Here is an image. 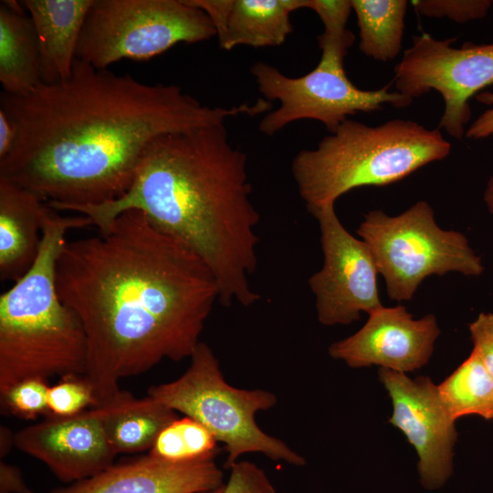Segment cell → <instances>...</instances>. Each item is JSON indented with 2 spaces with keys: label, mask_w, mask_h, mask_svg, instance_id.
Instances as JSON below:
<instances>
[{
  "label": "cell",
  "mask_w": 493,
  "mask_h": 493,
  "mask_svg": "<svg viewBox=\"0 0 493 493\" xmlns=\"http://www.w3.org/2000/svg\"><path fill=\"white\" fill-rule=\"evenodd\" d=\"M0 110L16 128L0 178L59 211L121 197L160 136L258 115L266 106L258 100L211 107L177 85L146 83L76 59L65 81L41 83L23 95L2 91Z\"/></svg>",
  "instance_id": "1"
},
{
  "label": "cell",
  "mask_w": 493,
  "mask_h": 493,
  "mask_svg": "<svg viewBox=\"0 0 493 493\" xmlns=\"http://www.w3.org/2000/svg\"><path fill=\"white\" fill-rule=\"evenodd\" d=\"M56 283L86 333L94 407L121 391V379L190 358L219 299L207 265L135 209L98 236L67 241Z\"/></svg>",
  "instance_id": "2"
},
{
  "label": "cell",
  "mask_w": 493,
  "mask_h": 493,
  "mask_svg": "<svg viewBox=\"0 0 493 493\" xmlns=\"http://www.w3.org/2000/svg\"><path fill=\"white\" fill-rule=\"evenodd\" d=\"M246 160L230 143L224 122L164 134L149 146L121 197L59 211L89 217L99 232L121 213L141 211L207 265L223 306L249 307L261 299L249 282L260 215L251 201Z\"/></svg>",
  "instance_id": "3"
},
{
  "label": "cell",
  "mask_w": 493,
  "mask_h": 493,
  "mask_svg": "<svg viewBox=\"0 0 493 493\" xmlns=\"http://www.w3.org/2000/svg\"><path fill=\"white\" fill-rule=\"evenodd\" d=\"M89 226L87 216H63L47 205L36 261L1 294L0 395L30 378L86 374V333L59 297L56 266L68 231Z\"/></svg>",
  "instance_id": "4"
},
{
  "label": "cell",
  "mask_w": 493,
  "mask_h": 493,
  "mask_svg": "<svg viewBox=\"0 0 493 493\" xmlns=\"http://www.w3.org/2000/svg\"><path fill=\"white\" fill-rule=\"evenodd\" d=\"M451 143L440 129L394 119L370 126L348 119L313 149L294 157L291 172L307 210L334 206L347 192L384 186L445 159Z\"/></svg>",
  "instance_id": "5"
},
{
  "label": "cell",
  "mask_w": 493,
  "mask_h": 493,
  "mask_svg": "<svg viewBox=\"0 0 493 493\" xmlns=\"http://www.w3.org/2000/svg\"><path fill=\"white\" fill-rule=\"evenodd\" d=\"M190 360L189 367L179 378L151 386L148 395L205 426L225 446L226 468L230 469L248 453H261L271 460L295 467L306 464L298 452L257 425L256 414L277 404L274 393L230 385L217 357L205 342L197 345Z\"/></svg>",
  "instance_id": "6"
},
{
  "label": "cell",
  "mask_w": 493,
  "mask_h": 493,
  "mask_svg": "<svg viewBox=\"0 0 493 493\" xmlns=\"http://www.w3.org/2000/svg\"><path fill=\"white\" fill-rule=\"evenodd\" d=\"M357 235L371 249L393 300L412 299L423 280L433 275L480 276L484 271L467 238L458 231L441 228L425 201L394 216L372 210L364 215Z\"/></svg>",
  "instance_id": "7"
},
{
  "label": "cell",
  "mask_w": 493,
  "mask_h": 493,
  "mask_svg": "<svg viewBox=\"0 0 493 493\" xmlns=\"http://www.w3.org/2000/svg\"><path fill=\"white\" fill-rule=\"evenodd\" d=\"M215 36L207 15L188 0H93L76 59L107 69L121 59L147 60L178 43Z\"/></svg>",
  "instance_id": "8"
},
{
  "label": "cell",
  "mask_w": 493,
  "mask_h": 493,
  "mask_svg": "<svg viewBox=\"0 0 493 493\" xmlns=\"http://www.w3.org/2000/svg\"><path fill=\"white\" fill-rule=\"evenodd\" d=\"M345 56L322 49L316 68L297 78L288 77L267 63H255L250 71L259 92L270 102L279 101L278 108L263 117L260 131L270 136L293 121L309 119L320 121L331 133L350 115L377 111L386 104L405 108L412 103L409 97L390 91V84L375 90L357 88L345 73Z\"/></svg>",
  "instance_id": "9"
},
{
  "label": "cell",
  "mask_w": 493,
  "mask_h": 493,
  "mask_svg": "<svg viewBox=\"0 0 493 493\" xmlns=\"http://www.w3.org/2000/svg\"><path fill=\"white\" fill-rule=\"evenodd\" d=\"M456 38L436 39L429 34L413 37L394 68L395 90L410 99L435 90L443 98L438 129L462 139L470 121L469 100L493 84V44H452Z\"/></svg>",
  "instance_id": "10"
},
{
  "label": "cell",
  "mask_w": 493,
  "mask_h": 493,
  "mask_svg": "<svg viewBox=\"0 0 493 493\" xmlns=\"http://www.w3.org/2000/svg\"><path fill=\"white\" fill-rule=\"evenodd\" d=\"M318 221L322 267L309 278L316 299L318 320L325 326L347 325L383 307L378 269L368 245L340 221L334 206L312 215Z\"/></svg>",
  "instance_id": "11"
},
{
  "label": "cell",
  "mask_w": 493,
  "mask_h": 493,
  "mask_svg": "<svg viewBox=\"0 0 493 493\" xmlns=\"http://www.w3.org/2000/svg\"><path fill=\"white\" fill-rule=\"evenodd\" d=\"M393 404L389 419L415 449L422 485L441 488L453 471V447L457 433L455 419L443 403L437 386L428 377L415 380L405 373L379 369Z\"/></svg>",
  "instance_id": "12"
},
{
  "label": "cell",
  "mask_w": 493,
  "mask_h": 493,
  "mask_svg": "<svg viewBox=\"0 0 493 493\" xmlns=\"http://www.w3.org/2000/svg\"><path fill=\"white\" fill-rule=\"evenodd\" d=\"M15 446L70 484L100 473L114 464L117 456L106 437L98 407L70 416L48 414L16 431Z\"/></svg>",
  "instance_id": "13"
},
{
  "label": "cell",
  "mask_w": 493,
  "mask_h": 493,
  "mask_svg": "<svg viewBox=\"0 0 493 493\" xmlns=\"http://www.w3.org/2000/svg\"><path fill=\"white\" fill-rule=\"evenodd\" d=\"M439 334L434 315L414 320L404 306H383L369 314L357 332L333 342L328 351L352 368L378 365L405 373L428 362Z\"/></svg>",
  "instance_id": "14"
},
{
  "label": "cell",
  "mask_w": 493,
  "mask_h": 493,
  "mask_svg": "<svg viewBox=\"0 0 493 493\" xmlns=\"http://www.w3.org/2000/svg\"><path fill=\"white\" fill-rule=\"evenodd\" d=\"M223 477L214 459L171 463L147 455L51 493H204L225 486Z\"/></svg>",
  "instance_id": "15"
},
{
  "label": "cell",
  "mask_w": 493,
  "mask_h": 493,
  "mask_svg": "<svg viewBox=\"0 0 493 493\" xmlns=\"http://www.w3.org/2000/svg\"><path fill=\"white\" fill-rule=\"evenodd\" d=\"M47 203L35 193L0 178V278L16 282L36 261Z\"/></svg>",
  "instance_id": "16"
},
{
  "label": "cell",
  "mask_w": 493,
  "mask_h": 493,
  "mask_svg": "<svg viewBox=\"0 0 493 493\" xmlns=\"http://www.w3.org/2000/svg\"><path fill=\"white\" fill-rule=\"evenodd\" d=\"M36 30L42 83L72 75L78 43L93 0L22 1Z\"/></svg>",
  "instance_id": "17"
},
{
  "label": "cell",
  "mask_w": 493,
  "mask_h": 493,
  "mask_svg": "<svg viewBox=\"0 0 493 493\" xmlns=\"http://www.w3.org/2000/svg\"><path fill=\"white\" fill-rule=\"evenodd\" d=\"M96 407L108 442L117 455L150 450L159 433L178 417L175 411L150 395L138 398L121 390L110 402Z\"/></svg>",
  "instance_id": "18"
},
{
  "label": "cell",
  "mask_w": 493,
  "mask_h": 493,
  "mask_svg": "<svg viewBox=\"0 0 493 493\" xmlns=\"http://www.w3.org/2000/svg\"><path fill=\"white\" fill-rule=\"evenodd\" d=\"M0 82L11 95L28 93L42 83L37 37L22 2L0 3Z\"/></svg>",
  "instance_id": "19"
},
{
  "label": "cell",
  "mask_w": 493,
  "mask_h": 493,
  "mask_svg": "<svg viewBox=\"0 0 493 493\" xmlns=\"http://www.w3.org/2000/svg\"><path fill=\"white\" fill-rule=\"evenodd\" d=\"M306 0H233L220 47H276L292 33L290 14L305 8Z\"/></svg>",
  "instance_id": "20"
},
{
  "label": "cell",
  "mask_w": 493,
  "mask_h": 493,
  "mask_svg": "<svg viewBox=\"0 0 493 493\" xmlns=\"http://www.w3.org/2000/svg\"><path fill=\"white\" fill-rule=\"evenodd\" d=\"M359 26V48L367 57L387 62L402 49L406 0H351Z\"/></svg>",
  "instance_id": "21"
},
{
  "label": "cell",
  "mask_w": 493,
  "mask_h": 493,
  "mask_svg": "<svg viewBox=\"0 0 493 493\" xmlns=\"http://www.w3.org/2000/svg\"><path fill=\"white\" fill-rule=\"evenodd\" d=\"M437 389L455 420L472 414L493 419V378L474 351Z\"/></svg>",
  "instance_id": "22"
},
{
  "label": "cell",
  "mask_w": 493,
  "mask_h": 493,
  "mask_svg": "<svg viewBox=\"0 0 493 493\" xmlns=\"http://www.w3.org/2000/svg\"><path fill=\"white\" fill-rule=\"evenodd\" d=\"M218 443L196 420L188 416L177 417L159 433L149 455L171 463L211 460L217 453Z\"/></svg>",
  "instance_id": "23"
},
{
  "label": "cell",
  "mask_w": 493,
  "mask_h": 493,
  "mask_svg": "<svg viewBox=\"0 0 493 493\" xmlns=\"http://www.w3.org/2000/svg\"><path fill=\"white\" fill-rule=\"evenodd\" d=\"M48 388L47 380H24L0 395L2 409L6 414L23 419H35L39 414L47 416L49 414L47 404Z\"/></svg>",
  "instance_id": "24"
},
{
  "label": "cell",
  "mask_w": 493,
  "mask_h": 493,
  "mask_svg": "<svg viewBox=\"0 0 493 493\" xmlns=\"http://www.w3.org/2000/svg\"><path fill=\"white\" fill-rule=\"evenodd\" d=\"M305 8L313 10L320 18L324 31L319 44H330L348 49L354 42V35L346 28L352 11L351 0H306Z\"/></svg>",
  "instance_id": "25"
},
{
  "label": "cell",
  "mask_w": 493,
  "mask_h": 493,
  "mask_svg": "<svg viewBox=\"0 0 493 493\" xmlns=\"http://www.w3.org/2000/svg\"><path fill=\"white\" fill-rule=\"evenodd\" d=\"M47 404L49 414L70 416L95 406L91 387L84 375H73L49 386Z\"/></svg>",
  "instance_id": "26"
},
{
  "label": "cell",
  "mask_w": 493,
  "mask_h": 493,
  "mask_svg": "<svg viewBox=\"0 0 493 493\" xmlns=\"http://www.w3.org/2000/svg\"><path fill=\"white\" fill-rule=\"evenodd\" d=\"M414 10L427 17H446L456 23L484 18L490 10V0H416Z\"/></svg>",
  "instance_id": "27"
},
{
  "label": "cell",
  "mask_w": 493,
  "mask_h": 493,
  "mask_svg": "<svg viewBox=\"0 0 493 493\" xmlns=\"http://www.w3.org/2000/svg\"><path fill=\"white\" fill-rule=\"evenodd\" d=\"M230 470L223 493H277L266 472L253 462L238 460Z\"/></svg>",
  "instance_id": "28"
},
{
  "label": "cell",
  "mask_w": 493,
  "mask_h": 493,
  "mask_svg": "<svg viewBox=\"0 0 493 493\" xmlns=\"http://www.w3.org/2000/svg\"><path fill=\"white\" fill-rule=\"evenodd\" d=\"M473 350L493 378V313L481 312L469 324Z\"/></svg>",
  "instance_id": "29"
},
{
  "label": "cell",
  "mask_w": 493,
  "mask_h": 493,
  "mask_svg": "<svg viewBox=\"0 0 493 493\" xmlns=\"http://www.w3.org/2000/svg\"><path fill=\"white\" fill-rule=\"evenodd\" d=\"M188 2L207 15L220 40L226 32L233 0H188Z\"/></svg>",
  "instance_id": "30"
},
{
  "label": "cell",
  "mask_w": 493,
  "mask_h": 493,
  "mask_svg": "<svg viewBox=\"0 0 493 493\" xmlns=\"http://www.w3.org/2000/svg\"><path fill=\"white\" fill-rule=\"evenodd\" d=\"M476 99L478 102L488 106L466 131L468 139L481 140L493 136V91H481Z\"/></svg>",
  "instance_id": "31"
},
{
  "label": "cell",
  "mask_w": 493,
  "mask_h": 493,
  "mask_svg": "<svg viewBox=\"0 0 493 493\" xmlns=\"http://www.w3.org/2000/svg\"><path fill=\"white\" fill-rule=\"evenodd\" d=\"M0 491L7 493H35L23 479L18 467L0 461Z\"/></svg>",
  "instance_id": "32"
},
{
  "label": "cell",
  "mask_w": 493,
  "mask_h": 493,
  "mask_svg": "<svg viewBox=\"0 0 493 493\" xmlns=\"http://www.w3.org/2000/svg\"><path fill=\"white\" fill-rule=\"evenodd\" d=\"M16 139V128L8 115L0 110V161L12 151Z\"/></svg>",
  "instance_id": "33"
},
{
  "label": "cell",
  "mask_w": 493,
  "mask_h": 493,
  "mask_svg": "<svg viewBox=\"0 0 493 493\" xmlns=\"http://www.w3.org/2000/svg\"><path fill=\"white\" fill-rule=\"evenodd\" d=\"M15 446V433L7 426L1 425L0 426V457L5 458Z\"/></svg>",
  "instance_id": "34"
},
{
  "label": "cell",
  "mask_w": 493,
  "mask_h": 493,
  "mask_svg": "<svg viewBox=\"0 0 493 493\" xmlns=\"http://www.w3.org/2000/svg\"><path fill=\"white\" fill-rule=\"evenodd\" d=\"M484 201L489 213L493 215V173L489 177L484 192Z\"/></svg>",
  "instance_id": "35"
},
{
  "label": "cell",
  "mask_w": 493,
  "mask_h": 493,
  "mask_svg": "<svg viewBox=\"0 0 493 493\" xmlns=\"http://www.w3.org/2000/svg\"><path fill=\"white\" fill-rule=\"evenodd\" d=\"M224 487H225V486H223L222 488H217V489H215V490H212V491H208V492H204V493H223Z\"/></svg>",
  "instance_id": "36"
},
{
  "label": "cell",
  "mask_w": 493,
  "mask_h": 493,
  "mask_svg": "<svg viewBox=\"0 0 493 493\" xmlns=\"http://www.w3.org/2000/svg\"><path fill=\"white\" fill-rule=\"evenodd\" d=\"M0 493H7V492L0 491Z\"/></svg>",
  "instance_id": "37"
}]
</instances>
